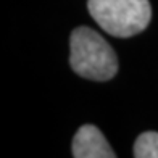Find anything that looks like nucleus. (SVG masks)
<instances>
[{
	"mask_svg": "<svg viewBox=\"0 0 158 158\" xmlns=\"http://www.w3.org/2000/svg\"><path fill=\"white\" fill-rule=\"evenodd\" d=\"M132 155L135 158H158V132H143L134 142Z\"/></svg>",
	"mask_w": 158,
	"mask_h": 158,
	"instance_id": "obj_4",
	"label": "nucleus"
},
{
	"mask_svg": "<svg viewBox=\"0 0 158 158\" xmlns=\"http://www.w3.org/2000/svg\"><path fill=\"white\" fill-rule=\"evenodd\" d=\"M87 10L97 24L114 37L139 34L152 19L148 0H87Z\"/></svg>",
	"mask_w": 158,
	"mask_h": 158,
	"instance_id": "obj_2",
	"label": "nucleus"
},
{
	"mask_svg": "<svg viewBox=\"0 0 158 158\" xmlns=\"http://www.w3.org/2000/svg\"><path fill=\"white\" fill-rule=\"evenodd\" d=\"M69 66L81 77L108 81L118 73V56L98 32L81 26L69 37Z\"/></svg>",
	"mask_w": 158,
	"mask_h": 158,
	"instance_id": "obj_1",
	"label": "nucleus"
},
{
	"mask_svg": "<svg viewBox=\"0 0 158 158\" xmlns=\"http://www.w3.org/2000/svg\"><path fill=\"white\" fill-rule=\"evenodd\" d=\"M71 153L74 158H114L110 143L100 129L92 124H84L77 129L73 139Z\"/></svg>",
	"mask_w": 158,
	"mask_h": 158,
	"instance_id": "obj_3",
	"label": "nucleus"
}]
</instances>
